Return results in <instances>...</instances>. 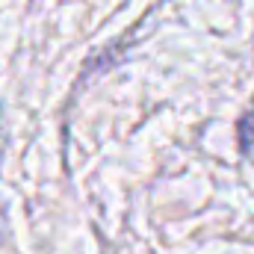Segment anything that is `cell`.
Wrapping results in <instances>:
<instances>
[]
</instances>
